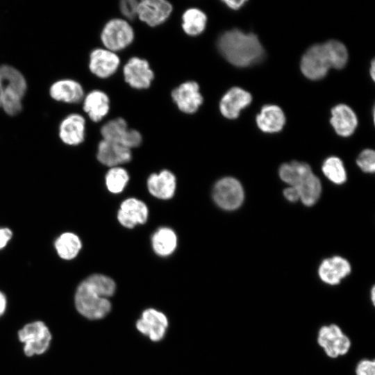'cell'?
Returning a JSON list of instances; mask_svg holds the SVG:
<instances>
[{
    "label": "cell",
    "mask_w": 375,
    "mask_h": 375,
    "mask_svg": "<svg viewBox=\"0 0 375 375\" xmlns=\"http://www.w3.org/2000/svg\"><path fill=\"white\" fill-rule=\"evenodd\" d=\"M215 202L224 210H233L241 206L244 190L240 183L234 178L226 177L218 181L213 188Z\"/></svg>",
    "instance_id": "7"
},
{
    "label": "cell",
    "mask_w": 375,
    "mask_h": 375,
    "mask_svg": "<svg viewBox=\"0 0 375 375\" xmlns=\"http://www.w3.org/2000/svg\"><path fill=\"white\" fill-rule=\"evenodd\" d=\"M299 192V199L308 206H312L318 200L322 190L319 178L312 173L297 185Z\"/></svg>",
    "instance_id": "28"
},
{
    "label": "cell",
    "mask_w": 375,
    "mask_h": 375,
    "mask_svg": "<svg viewBox=\"0 0 375 375\" xmlns=\"http://www.w3.org/2000/svg\"><path fill=\"white\" fill-rule=\"evenodd\" d=\"M285 197L291 202L297 201L299 199V192L297 186H290L284 190Z\"/></svg>",
    "instance_id": "35"
},
{
    "label": "cell",
    "mask_w": 375,
    "mask_h": 375,
    "mask_svg": "<svg viewBox=\"0 0 375 375\" xmlns=\"http://www.w3.org/2000/svg\"><path fill=\"white\" fill-rule=\"evenodd\" d=\"M97 159L109 167H117L131 159V149L115 142L101 140L98 146Z\"/></svg>",
    "instance_id": "18"
},
{
    "label": "cell",
    "mask_w": 375,
    "mask_h": 375,
    "mask_svg": "<svg viewBox=\"0 0 375 375\" xmlns=\"http://www.w3.org/2000/svg\"><path fill=\"white\" fill-rule=\"evenodd\" d=\"M1 98H2V87H1V82H0V107H1Z\"/></svg>",
    "instance_id": "41"
},
{
    "label": "cell",
    "mask_w": 375,
    "mask_h": 375,
    "mask_svg": "<svg viewBox=\"0 0 375 375\" xmlns=\"http://www.w3.org/2000/svg\"><path fill=\"white\" fill-rule=\"evenodd\" d=\"M148 218V208L144 203L135 198L124 200L117 213L119 222L131 228L138 224H144Z\"/></svg>",
    "instance_id": "13"
},
{
    "label": "cell",
    "mask_w": 375,
    "mask_h": 375,
    "mask_svg": "<svg viewBox=\"0 0 375 375\" xmlns=\"http://www.w3.org/2000/svg\"><path fill=\"white\" fill-rule=\"evenodd\" d=\"M251 100V94L246 90L238 87L232 88L220 101L221 113L228 119H235L240 112L250 104Z\"/></svg>",
    "instance_id": "14"
},
{
    "label": "cell",
    "mask_w": 375,
    "mask_h": 375,
    "mask_svg": "<svg viewBox=\"0 0 375 375\" xmlns=\"http://www.w3.org/2000/svg\"><path fill=\"white\" fill-rule=\"evenodd\" d=\"M222 55L232 65L247 67L261 59L263 47L253 33H245L238 29L221 35L217 42Z\"/></svg>",
    "instance_id": "3"
},
{
    "label": "cell",
    "mask_w": 375,
    "mask_h": 375,
    "mask_svg": "<svg viewBox=\"0 0 375 375\" xmlns=\"http://www.w3.org/2000/svg\"><path fill=\"white\" fill-rule=\"evenodd\" d=\"M223 2L230 8L233 9V10H238L241 6H242V5L246 2V1L228 0V1H224Z\"/></svg>",
    "instance_id": "37"
},
{
    "label": "cell",
    "mask_w": 375,
    "mask_h": 375,
    "mask_svg": "<svg viewBox=\"0 0 375 375\" xmlns=\"http://www.w3.org/2000/svg\"><path fill=\"white\" fill-rule=\"evenodd\" d=\"M351 272L349 262L340 257L334 256L324 260L319 267V276L325 283L337 285Z\"/></svg>",
    "instance_id": "17"
},
{
    "label": "cell",
    "mask_w": 375,
    "mask_h": 375,
    "mask_svg": "<svg viewBox=\"0 0 375 375\" xmlns=\"http://www.w3.org/2000/svg\"><path fill=\"white\" fill-rule=\"evenodd\" d=\"M151 244L153 251L159 256H167L172 254L177 245L175 232L167 227L158 229L152 236Z\"/></svg>",
    "instance_id": "25"
},
{
    "label": "cell",
    "mask_w": 375,
    "mask_h": 375,
    "mask_svg": "<svg viewBox=\"0 0 375 375\" xmlns=\"http://www.w3.org/2000/svg\"><path fill=\"white\" fill-rule=\"evenodd\" d=\"M119 65V57L108 49H94L90 56V69L99 78H107L112 75Z\"/></svg>",
    "instance_id": "16"
},
{
    "label": "cell",
    "mask_w": 375,
    "mask_h": 375,
    "mask_svg": "<svg viewBox=\"0 0 375 375\" xmlns=\"http://www.w3.org/2000/svg\"><path fill=\"white\" fill-rule=\"evenodd\" d=\"M56 251L62 259H74L79 253L82 244L80 238L75 233L66 232L62 233L55 241Z\"/></svg>",
    "instance_id": "26"
},
{
    "label": "cell",
    "mask_w": 375,
    "mask_h": 375,
    "mask_svg": "<svg viewBox=\"0 0 375 375\" xmlns=\"http://www.w3.org/2000/svg\"><path fill=\"white\" fill-rule=\"evenodd\" d=\"M134 38L131 25L122 19H113L105 25L101 35L103 44L108 50L115 51L128 46Z\"/></svg>",
    "instance_id": "6"
},
{
    "label": "cell",
    "mask_w": 375,
    "mask_h": 375,
    "mask_svg": "<svg viewBox=\"0 0 375 375\" xmlns=\"http://www.w3.org/2000/svg\"><path fill=\"white\" fill-rule=\"evenodd\" d=\"M374 68H375L374 60H372V64H371L370 74L373 80H374V72H375Z\"/></svg>",
    "instance_id": "39"
},
{
    "label": "cell",
    "mask_w": 375,
    "mask_h": 375,
    "mask_svg": "<svg viewBox=\"0 0 375 375\" xmlns=\"http://www.w3.org/2000/svg\"><path fill=\"white\" fill-rule=\"evenodd\" d=\"M317 342L326 356L331 358L347 354L351 347L349 338L334 324L321 327Z\"/></svg>",
    "instance_id": "8"
},
{
    "label": "cell",
    "mask_w": 375,
    "mask_h": 375,
    "mask_svg": "<svg viewBox=\"0 0 375 375\" xmlns=\"http://www.w3.org/2000/svg\"><path fill=\"white\" fill-rule=\"evenodd\" d=\"M139 2L135 0H124L120 2V10L124 16L129 19L138 16Z\"/></svg>",
    "instance_id": "33"
},
{
    "label": "cell",
    "mask_w": 375,
    "mask_h": 375,
    "mask_svg": "<svg viewBox=\"0 0 375 375\" xmlns=\"http://www.w3.org/2000/svg\"><path fill=\"white\" fill-rule=\"evenodd\" d=\"M182 27L190 35H197L201 33L206 25L207 17L205 13L197 8L187 10L182 17Z\"/></svg>",
    "instance_id": "29"
},
{
    "label": "cell",
    "mask_w": 375,
    "mask_h": 375,
    "mask_svg": "<svg viewBox=\"0 0 375 375\" xmlns=\"http://www.w3.org/2000/svg\"><path fill=\"white\" fill-rule=\"evenodd\" d=\"M12 236V231L8 228H0V249L4 248Z\"/></svg>",
    "instance_id": "36"
},
{
    "label": "cell",
    "mask_w": 375,
    "mask_h": 375,
    "mask_svg": "<svg viewBox=\"0 0 375 375\" xmlns=\"http://www.w3.org/2000/svg\"><path fill=\"white\" fill-rule=\"evenodd\" d=\"M358 167L365 172L373 173L375 170V153L372 149L363 150L356 160Z\"/></svg>",
    "instance_id": "32"
},
{
    "label": "cell",
    "mask_w": 375,
    "mask_h": 375,
    "mask_svg": "<svg viewBox=\"0 0 375 375\" xmlns=\"http://www.w3.org/2000/svg\"><path fill=\"white\" fill-rule=\"evenodd\" d=\"M172 11V5L165 0H144L139 2L138 17L151 26L164 22Z\"/></svg>",
    "instance_id": "12"
},
{
    "label": "cell",
    "mask_w": 375,
    "mask_h": 375,
    "mask_svg": "<svg viewBox=\"0 0 375 375\" xmlns=\"http://www.w3.org/2000/svg\"><path fill=\"white\" fill-rule=\"evenodd\" d=\"M374 290H375V289H374V288H373L372 290V292H371V294H372V301L373 304H374V301H375V292H374Z\"/></svg>",
    "instance_id": "40"
},
{
    "label": "cell",
    "mask_w": 375,
    "mask_h": 375,
    "mask_svg": "<svg viewBox=\"0 0 375 375\" xmlns=\"http://www.w3.org/2000/svg\"><path fill=\"white\" fill-rule=\"evenodd\" d=\"M19 340L24 343V351L27 356L44 353L51 342L49 328L41 321L26 324L18 333Z\"/></svg>",
    "instance_id": "5"
},
{
    "label": "cell",
    "mask_w": 375,
    "mask_h": 375,
    "mask_svg": "<svg viewBox=\"0 0 375 375\" xmlns=\"http://www.w3.org/2000/svg\"><path fill=\"white\" fill-rule=\"evenodd\" d=\"M168 323L165 315L154 309L146 310L137 322V328L153 341L161 340Z\"/></svg>",
    "instance_id": "15"
},
{
    "label": "cell",
    "mask_w": 375,
    "mask_h": 375,
    "mask_svg": "<svg viewBox=\"0 0 375 375\" xmlns=\"http://www.w3.org/2000/svg\"><path fill=\"white\" fill-rule=\"evenodd\" d=\"M258 128L265 133L280 131L285 123V115L280 107L276 105L264 106L256 117Z\"/></svg>",
    "instance_id": "23"
},
{
    "label": "cell",
    "mask_w": 375,
    "mask_h": 375,
    "mask_svg": "<svg viewBox=\"0 0 375 375\" xmlns=\"http://www.w3.org/2000/svg\"><path fill=\"white\" fill-rule=\"evenodd\" d=\"M115 290V283L110 277L94 274L83 281L75 293V306L77 310L90 319H99L110 310L108 297Z\"/></svg>",
    "instance_id": "1"
},
{
    "label": "cell",
    "mask_w": 375,
    "mask_h": 375,
    "mask_svg": "<svg viewBox=\"0 0 375 375\" xmlns=\"http://www.w3.org/2000/svg\"><path fill=\"white\" fill-rule=\"evenodd\" d=\"M103 140L121 144L129 149L139 146L142 136L136 130H128L126 121L116 118L106 123L101 129Z\"/></svg>",
    "instance_id": "9"
},
{
    "label": "cell",
    "mask_w": 375,
    "mask_h": 375,
    "mask_svg": "<svg viewBox=\"0 0 375 375\" xmlns=\"http://www.w3.org/2000/svg\"><path fill=\"white\" fill-rule=\"evenodd\" d=\"M85 128V119L78 114H72L61 122L59 136L64 143L69 145H77L84 140Z\"/></svg>",
    "instance_id": "19"
},
{
    "label": "cell",
    "mask_w": 375,
    "mask_h": 375,
    "mask_svg": "<svg viewBox=\"0 0 375 375\" xmlns=\"http://www.w3.org/2000/svg\"><path fill=\"white\" fill-rule=\"evenodd\" d=\"M128 179V174L124 169L114 167L106 175V185L110 192L119 193L124 189Z\"/></svg>",
    "instance_id": "31"
},
{
    "label": "cell",
    "mask_w": 375,
    "mask_h": 375,
    "mask_svg": "<svg viewBox=\"0 0 375 375\" xmlns=\"http://www.w3.org/2000/svg\"><path fill=\"white\" fill-rule=\"evenodd\" d=\"M356 375H375V362L368 359L360 361L356 368Z\"/></svg>",
    "instance_id": "34"
},
{
    "label": "cell",
    "mask_w": 375,
    "mask_h": 375,
    "mask_svg": "<svg viewBox=\"0 0 375 375\" xmlns=\"http://www.w3.org/2000/svg\"><path fill=\"white\" fill-rule=\"evenodd\" d=\"M348 60L345 46L337 40L315 44L303 54L301 69L303 75L311 80L324 78L330 68L342 69Z\"/></svg>",
    "instance_id": "2"
},
{
    "label": "cell",
    "mask_w": 375,
    "mask_h": 375,
    "mask_svg": "<svg viewBox=\"0 0 375 375\" xmlns=\"http://www.w3.org/2000/svg\"><path fill=\"white\" fill-rule=\"evenodd\" d=\"M312 173L311 168L308 164L297 161L285 163L279 169L280 178L290 186H297Z\"/></svg>",
    "instance_id": "27"
},
{
    "label": "cell",
    "mask_w": 375,
    "mask_h": 375,
    "mask_svg": "<svg viewBox=\"0 0 375 375\" xmlns=\"http://www.w3.org/2000/svg\"><path fill=\"white\" fill-rule=\"evenodd\" d=\"M51 97L58 101L78 103L83 97V90L78 82L71 79H62L53 83L50 88Z\"/></svg>",
    "instance_id": "22"
},
{
    "label": "cell",
    "mask_w": 375,
    "mask_h": 375,
    "mask_svg": "<svg viewBox=\"0 0 375 375\" xmlns=\"http://www.w3.org/2000/svg\"><path fill=\"white\" fill-rule=\"evenodd\" d=\"M175 176L168 170L159 174H152L147 180L149 192L156 198L169 199L173 197L176 190Z\"/></svg>",
    "instance_id": "21"
},
{
    "label": "cell",
    "mask_w": 375,
    "mask_h": 375,
    "mask_svg": "<svg viewBox=\"0 0 375 375\" xmlns=\"http://www.w3.org/2000/svg\"><path fill=\"white\" fill-rule=\"evenodd\" d=\"M324 174L333 183L342 184L346 181L347 174L342 161L338 157L328 158L322 165Z\"/></svg>",
    "instance_id": "30"
},
{
    "label": "cell",
    "mask_w": 375,
    "mask_h": 375,
    "mask_svg": "<svg viewBox=\"0 0 375 375\" xmlns=\"http://www.w3.org/2000/svg\"><path fill=\"white\" fill-rule=\"evenodd\" d=\"M109 103L106 94L100 90H93L85 98L83 110L92 121L97 122L108 114Z\"/></svg>",
    "instance_id": "24"
},
{
    "label": "cell",
    "mask_w": 375,
    "mask_h": 375,
    "mask_svg": "<svg viewBox=\"0 0 375 375\" xmlns=\"http://www.w3.org/2000/svg\"><path fill=\"white\" fill-rule=\"evenodd\" d=\"M331 124L335 132L343 137L351 135L357 124V117L353 110L348 106L339 104L331 110Z\"/></svg>",
    "instance_id": "20"
},
{
    "label": "cell",
    "mask_w": 375,
    "mask_h": 375,
    "mask_svg": "<svg viewBox=\"0 0 375 375\" xmlns=\"http://www.w3.org/2000/svg\"><path fill=\"white\" fill-rule=\"evenodd\" d=\"M172 97L179 110L189 114L196 112L203 102L199 85L194 81L181 84L172 91Z\"/></svg>",
    "instance_id": "11"
},
{
    "label": "cell",
    "mask_w": 375,
    "mask_h": 375,
    "mask_svg": "<svg viewBox=\"0 0 375 375\" xmlns=\"http://www.w3.org/2000/svg\"><path fill=\"white\" fill-rule=\"evenodd\" d=\"M7 301L6 296L0 291V316H1L6 308Z\"/></svg>",
    "instance_id": "38"
},
{
    "label": "cell",
    "mask_w": 375,
    "mask_h": 375,
    "mask_svg": "<svg viewBox=\"0 0 375 375\" xmlns=\"http://www.w3.org/2000/svg\"><path fill=\"white\" fill-rule=\"evenodd\" d=\"M0 82L2 87L1 107L9 115L18 114L26 90L25 78L13 67L3 65L0 66Z\"/></svg>",
    "instance_id": "4"
},
{
    "label": "cell",
    "mask_w": 375,
    "mask_h": 375,
    "mask_svg": "<svg viewBox=\"0 0 375 375\" xmlns=\"http://www.w3.org/2000/svg\"><path fill=\"white\" fill-rule=\"evenodd\" d=\"M123 72L126 82L136 89L149 88L153 78V72L148 62L138 57L129 59L124 67Z\"/></svg>",
    "instance_id": "10"
}]
</instances>
